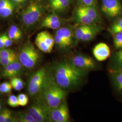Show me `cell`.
<instances>
[{
	"label": "cell",
	"mask_w": 122,
	"mask_h": 122,
	"mask_svg": "<svg viewBox=\"0 0 122 122\" xmlns=\"http://www.w3.org/2000/svg\"><path fill=\"white\" fill-rule=\"evenodd\" d=\"M51 70L57 83L67 92L83 84L88 73L75 67L68 59L55 63Z\"/></svg>",
	"instance_id": "obj_1"
},
{
	"label": "cell",
	"mask_w": 122,
	"mask_h": 122,
	"mask_svg": "<svg viewBox=\"0 0 122 122\" xmlns=\"http://www.w3.org/2000/svg\"><path fill=\"white\" fill-rule=\"evenodd\" d=\"M21 10L20 20L23 28L27 31L38 26L42 18L48 12L45 0H30Z\"/></svg>",
	"instance_id": "obj_2"
},
{
	"label": "cell",
	"mask_w": 122,
	"mask_h": 122,
	"mask_svg": "<svg viewBox=\"0 0 122 122\" xmlns=\"http://www.w3.org/2000/svg\"><path fill=\"white\" fill-rule=\"evenodd\" d=\"M67 92L57 83L53 77L51 68L48 74L39 98L50 108L56 107L66 100Z\"/></svg>",
	"instance_id": "obj_3"
},
{
	"label": "cell",
	"mask_w": 122,
	"mask_h": 122,
	"mask_svg": "<svg viewBox=\"0 0 122 122\" xmlns=\"http://www.w3.org/2000/svg\"><path fill=\"white\" fill-rule=\"evenodd\" d=\"M74 25H91L104 24L103 16L100 11V6L75 5L70 18Z\"/></svg>",
	"instance_id": "obj_4"
},
{
	"label": "cell",
	"mask_w": 122,
	"mask_h": 122,
	"mask_svg": "<svg viewBox=\"0 0 122 122\" xmlns=\"http://www.w3.org/2000/svg\"><path fill=\"white\" fill-rule=\"evenodd\" d=\"M74 28V24L71 23L55 31V46L59 52L69 53L78 44L75 37Z\"/></svg>",
	"instance_id": "obj_5"
},
{
	"label": "cell",
	"mask_w": 122,
	"mask_h": 122,
	"mask_svg": "<svg viewBox=\"0 0 122 122\" xmlns=\"http://www.w3.org/2000/svg\"><path fill=\"white\" fill-rule=\"evenodd\" d=\"M18 56L19 61L27 69L35 68L40 60V53L30 40L20 48Z\"/></svg>",
	"instance_id": "obj_6"
},
{
	"label": "cell",
	"mask_w": 122,
	"mask_h": 122,
	"mask_svg": "<svg viewBox=\"0 0 122 122\" xmlns=\"http://www.w3.org/2000/svg\"><path fill=\"white\" fill-rule=\"evenodd\" d=\"M48 68L43 66L34 72L29 81L27 91L32 98H37L41 94L48 72Z\"/></svg>",
	"instance_id": "obj_7"
},
{
	"label": "cell",
	"mask_w": 122,
	"mask_h": 122,
	"mask_svg": "<svg viewBox=\"0 0 122 122\" xmlns=\"http://www.w3.org/2000/svg\"><path fill=\"white\" fill-rule=\"evenodd\" d=\"M99 6L103 16L109 20L113 21L122 16L121 0H100Z\"/></svg>",
	"instance_id": "obj_8"
},
{
	"label": "cell",
	"mask_w": 122,
	"mask_h": 122,
	"mask_svg": "<svg viewBox=\"0 0 122 122\" xmlns=\"http://www.w3.org/2000/svg\"><path fill=\"white\" fill-rule=\"evenodd\" d=\"M35 102L29 107L27 111L37 122H51L50 108L40 98H36Z\"/></svg>",
	"instance_id": "obj_9"
},
{
	"label": "cell",
	"mask_w": 122,
	"mask_h": 122,
	"mask_svg": "<svg viewBox=\"0 0 122 122\" xmlns=\"http://www.w3.org/2000/svg\"><path fill=\"white\" fill-rule=\"evenodd\" d=\"M68 60L76 68L88 73L98 70L100 67L99 64L96 61L85 54H76Z\"/></svg>",
	"instance_id": "obj_10"
},
{
	"label": "cell",
	"mask_w": 122,
	"mask_h": 122,
	"mask_svg": "<svg viewBox=\"0 0 122 122\" xmlns=\"http://www.w3.org/2000/svg\"><path fill=\"white\" fill-rule=\"evenodd\" d=\"M71 23L70 18L62 17L54 13L49 12L44 15L39 23V28L57 30L68 24Z\"/></svg>",
	"instance_id": "obj_11"
},
{
	"label": "cell",
	"mask_w": 122,
	"mask_h": 122,
	"mask_svg": "<svg viewBox=\"0 0 122 122\" xmlns=\"http://www.w3.org/2000/svg\"><path fill=\"white\" fill-rule=\"evenodd\" d=\"M48 12L54 13L62 17L66 15L76 0H45Z\"/></svg>",
	"instance_id": "obj_12"
},
{
	"label": "cell",
	"mask_w": 122,
	"mask_h": 122,
	"mask_svg": "<svg viewBox=\"0 0 122 122\" xmlns=\"http://www.w3.org/2000/svg\"><path fill=\"white\" fill-rule=\"evenodd\" d=\"M35 44L37 48L42 52L50 53L52 52L55 46L53 35H52L48 31H42L36 36Z\"/></svg>",
	"instance_id": "obj_13"
},
{
	"label": "cell",
	"mask_w": 122,
	"mask_h": 122,
	"mask_svg": "<svg viewBox=\"0 0 122 122\" xmlns=\"http://www.w3.org/2000/svg\"><path fill=\"white\" fill-rule=\"evenodd\" d=\"M50 118L51 122H70L69 109L66 100L56 107L50 109Z\"/></svg>",
	"instance_id": "obj_14"
},
{
	"label": "cell",
	"mask_w": 122,
	"mask_h": 122,
	"mask_svg": "<svg viewBox=\"0 0 122 122\" xmlns=\"http://www.w3.org/2000/svg\"><path fill=\"white\" fill-rule=\"evenodd\" d=\"M24 68L20 62L17 60L4 67L2 76L3 78L10 79L19 76L23 73Z\"/></svg>",
	"instance_id": "obj_15"
},
{
	"label": "cell",
	"mask_w": 122,
	"mask_h": 122,
	"mask_svg": "<svg viewBox=\"0 0 122 122\" xmlns=\"http://www.w3.org/2000/svg\"><path fill=\"white\" fill-rule=\"evenodd\" d=\"M92 53L96 60L99 61H105L111 56L110 48L105 43L97 44L93 49Z\"/></svg>",
	"instance_id": "obj_16"
},
{
	"label": "cell",
	"mask_w": 122,
	"mask_h": 122,
	"mask_svg": "<svg viewBox=\"0 0 122 122\" xmlns=\"http://www.w3.org/2000/svg\"><path fill=\"white\" fill-rule=\"evenodd\" d=\"M18 10L16 5L11 0H0V17L8 18Z\"/></svg>",
	"instance_id": "obj_17"
},
{
	"label": "cell",
	"mask_w": 122,
	"mask_h": 122,
	"mask_svg": "<svg viewBox=\"0 0 122 122\" xmlns=\"http://www.w3.org/2000/svg\"><path fill=\"white\" fill-rule=\"evenodd\" d=\"M104 29L105 28L102 25L92 24L89 29L83 35L80 42H88L91 41Z\"/></svg>",
	"instance_id": "obj_18"
},
{
	"label": "cell",
	"mask_w": 122,
	"mask_h": 122,
	"mask_svg": "<svg viewBox=\"0 0 122 122\" xmlns=\"http://www.w3.org/2000/svg\"><path fill=\"white\" fill-rule=\"evenodd\" d=\"M109 73L114 89L122 97V70H109Z\"/></svg>",
	"instance_id": "obj_19"
},
{
	"label": "cell",
	"mask_w": 122,
	"mask_h": 122,
	"mask_svg": "<svg viewBox=\"0 0 122 122\" xmlns=\"http://www.w3.org/2000/svg\"><path fill=\"white\" fill-rule=\"evenodd\" d=\"M109 67V70H122V48L117 50L112 55L110 61Z\"/></svg>",
	"instance_id": "obj_20"
},
{
	"label": "cell",
	"mask_w": 122,
	"mask_h": 122,
	"mask_svg": "<svg viewBox=\"0 0 122 122\" xmlns=\"http://www.w3.org/2000/svg\"><path fill=\"white\" fill-rule=\"evenodd\" d=\"M92 25H74V35L78 43L81 41L83 35L89 29Z\"/></svg>",
	"instance_id": "obj_21"
},
{
	"label": "cell",
	"mask_w": 122,
	"mask_h": 122,
	"mask_svg": "<svg viewBox=\"0 0 122 122\" xmlns=\"http://www.w3.org/2000/svg\"><path fill=\"white\" fill-rule=\"evenodd\" d=\"M8 35L14 41L17 42L23 37L22 31L17 26L13 25L10 27L8 32Z\"/></svg>",
	"instance_id": "obj_22"
},
{
	"label": "cell",
	"mask_w": 122,
	"mask_h": 122,
	"mask_svg": "<svg viewBox=\"0 0 122 122\" xmlns=\"http://www.w3.org/2000/svg\"><path fill=\"white\" fill-rule=\"evenodd\" d=\"M108 31L112 36L122 32V16L113 20V23L108 28Z\"/></svg>",
	"instance_id": "obj_23"
},
{
	"label": "cell",
	"mask_w": 122,
	"mask_h": 122,
	"mask_svg": "<svg viewBox=\"0 0 122 122\" xmlns=\"http://www.w3.org/2000/svg\"><path fill=\"white\" fill-rule=\"evenodd\" d=\"M15 122H37V121L27 111L18 112L15 116Z\"/></svg>",
	"instance_id": "obj_24"
},
{
	"label": "cell",
	"mask_w": 122,
	"mask_h": 122,
	"mask_svg": "<svg viewBox=\"0 0 122 122\" xmlns=\"http://www.w3.org/2000/svg\"><path fill=\"white\" fill-rule=\"evenodd\" d=\"M15 122V116H13L12 111L4 108L0 111V122Z\"/></svg>",
	"instance_id": "obj_25"
},
{
	"label": "cell",
	"mask_w": 122,
	"mask_h": 122,
	"mask_svg": "<svg viewBox=\"0 0 122 122\" xmlns=\"http://www.w3.org/2000/svg\"><path fill=\"white\" fill-rule=\"evenodd\" d=\"M11 86L15 91H20L24 88V82L22 79L20 77H14L10 79V82Z\"/></svg>",
	"instance_id": "obj_26"
},
{
	"label": "cell",
	"mask_w": 122,
	"mask_h": 122,
	"mask_svg": "<svg viewBox=\"0 0 122 122\" xmlns=\"http://www.w3.org/2000/svg\"><path fill=\"white\" fill-rule=\"evenodd\" d=\"M17 60H19L18 56L15 53L9 57L0 58V65L5 67Z\"/></svg>",
	"instance_id": "obj_27"
},
{
	"label": "cell",
	"mask_w": 122,
	"mask_h": 122,
	"mask_svg": "<svg viewBox=\"0 0 122 122\" xmlns=\"http://www.w3.org/2000/svg\"><path fill=\"white\" fill-rule=\"evenodd\" d=\"M113 45L117 50L122 48V32L113 35Z\"/></svg>",
	"instance_id": "obj_28"
},
{
	"label": "cell",
	"mask_w": 122,
	"mask_h": 122,
	"mask_svg": "<svg viewBox=\"0 0 122 122\" xmlns=\"http://www.w3.org/2000/svg\"><path fill=\"white\" fill-rule=\"evenodd\" d=\"M99 5V0H76L75 5L90 6Z\"/></svg>",
	"instance_id": "obj_29"
},
{
	"label": "cell",
	"mask_w": 122,
	"mask_h": 122,
	"mask_svg": "<svg viewBox=\"0 0 122 122\" xmlns=\"http://www.w3.org/2000/svg\"><path fill=\"white\" fill-rule=\"evenodd\" d=\"M13 87L9 82H4L0 84V92L3 94H9L11 93Z\"/></svg>",
	"instance_id": "obj_30"
},
{
	"label": "cell",
	"mask_w": 122,
	"mask_h": 122,
	"mask_svg": "<svg viewBox=\"0 0 122 122\" xmlns=\"http://www.w3.org/2000/svg\"><path fill=\"white\" fill-rule=\"evenodd\" d=\"M18 104L19 106H25L28 104L29 97L25 94H20L17 96Z\"/></svg>",
	"instance_id": "obj_31"
},
{
	"label": "cell",
	"mask_w": 122,
	"mask_h": 122,
	"mask_svg": "<svg viewBox=\"0 0 122 122\" xmlns=\"http://www.w3.org/2000/svg\"><path fill=\"white\" fill-rule=\"evenodd\" d=\"M15 52L12 49L9 48L0 49V58L9 57Z\"/></svg>",
	"instance_id": "obj_32"
},
{
	"label": "cell",
	"mask_w": 122,
	"mask_h": 122,
	"mask_svg": "<svg viewBox=\"0 0 122 122\" xmlns=\"http://www.w3.org/2000/svg\"><path fill=\"white\" fill-rule=\"evenodd\" d=\"M7 104L13 108L19 106L18 104L17 96H15L14 95H10L8 99Z\"/></svg>",
	"instance_id": "obj_33"
},
{
	"label": "cell",
	"mask_w": 122,
	"mask_h": 122,
	"mask_svg": "<svg viewBox=\"0 0 122 122\" xmlns=\"http://www.w3.org/2000/svg\"><path fill=\"white\" fill-rule=\"evenodd\" d=\"M15 5L18 10H21L25 5L29 2L30 0H11Z\"/></svg>",
	"instance_id": "obj_34"
},
{
	"label": "cell",
	"mask_w": 122,
	"mask_h": 122,
	"mask_svg": "<svg viewBox=\"0 0 122 122\" xmlns=\"http://www.w3.org/2000/svg\"><path fill=\"white\" fill-rule=\"evenodd\" d=\"M13 41L11 39L8 35L4 34L5 48H9L13 44Z\"/></svg>",
	"instance_id": "obj_35"
},
{
	"label": "cell",
	"mask_w": 122,
	"mask_h": 122,
	"mask_svg": "<svg viewBox=\"0 0 122 122\" xmlns=\"http://www.w3.org/2000/svg\"><path fill=\"white\" fill-rule=\"evenodd\" d=\"M5 48L4 34L0 35V49Z\"/></svg>",
	"instance_id": "obj_36"
},
{
	"label": "cell",
	"mask_w": 122,
	"mask_h": 122,
	"mask_svg": "<svg viewBox=\"0 0 122 122\" xmlns=\"http://www.w3.org/2000/svg\"><path fill=\"white\" fill-rule=\"evenodd\" d=\"M2 109V104L1 103V101L0 100V111Z\"/></svg>",
	"instance_id": "obj_37"
}]
</instances>
